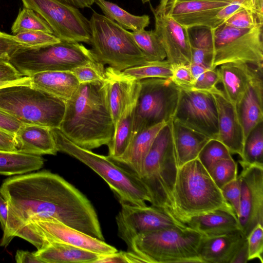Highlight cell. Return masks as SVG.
I'll return each mask as SVG.
<instances>
[{"label":"cell","instance_id":"cell-30","mask_svg":"<svg viewBox=\"0 0 263 263\" xmlns=\"http://www.w3.org/2000/svg\"><path fill=\"white\" fill-rule=\"evenodd\" d=\"M42 263L95 262L100 254L71 245L51 242L34 252Z\"/></svg>","mask_w":263,"mask_h":263},{"label":"cell","instance_id":"cell-31","mask_svg":"<svg viewBox=\"0 0 263 263\" xmlns=\"http://www.w3.org/2000/svg\"><path fill=\"white\" fill-rule=\"evenodd\" d=\"M44 163L41 156L0 151V175L11 176L30 173L41 168Z\"/></svg>","mask_w":263,"mask_h":263},{"label":"cell","instance_id":"cell-36","mask_svg":"<svg viewBox=\"0 0 263 263\" xmlns=\"http://www.w3.org/2000/svg\"><path fill=\"white\" fill-rule=\"evenodd\" d=\"M27 31H42L53 34L50 26L41 16L33 10L24 7L11 27V32L14 35Z\"/></svg>","mask_w":263,"mask_h":263},{"label":"cell","instance_id":"cell-11","mask_svg":"<svg viewBox=\"0 0 263 263\" xmlns=\"http://www.w3.org/2000/svg\"><path fill=\"white\" fill-rule=\"evenodd\" d=\"M262 26L243 29L224 23L215 30L212 69L224 63L237 62L263 68Z\"/></svg>","mask_w":263,"mask_h":263},{"label":"cell","instance_id":"cell-16","mask_svg":"<svg viewBox=\"0 0 263 263\" xmlns=\"http://www.w3.org/2000/svg\"><path fill=\"white\" fill-rule=\"evenodd\" d=\"M240 185V230L247 237L258 223L263 225V166L242 165Z\"/></svg>","mask_w":263,"mask_h":263},{"label":"cell","instance_id":"cell-44","mask_svg":"<svg viewBox=\"0 0 263 263\" xmlns=\"http://www.w3.org/2000/svg\"><path fill=\"white\" fill-rule=\"evenodd\" d=\"M219 82L220 76L217 67L209 69L197 78L192 90L213 93L218 89L216 85Z\"/></svg>","mask_w":263,"mask_h":263},{"label":"cell","instance_id":"cell-59","mask_svg":"<svg viewBox=\"0 0 263 263\" xmlns=\"http://www.w3.org/2000/svg\"><path fill=\"white\" fill-rule=\"evenodd\" d=\"M9 61V59L5 58H0V62Z\"/></svg>","mask_w":263,"mask_h":263},{"label":"cell","instance_id":"cell-54","mask_svg":"<svg viewBox=\"0 0 263 263\" xmlns=\"http://www.w3.org/2000/svg\"><path fill=\"white\" fill-rule=\"evenodd\" d=\"M8 216V207L6 200L0 194V223L4 231L6 228Z\"/></svg>","mask_w":263,"mask_h":263},{"label":"cell","instance_id":"cell-2","mask_svg":"<svg viewBox=\"0 0 263 263\" xmlns=\"http://www.w3.org/2000/svg\"><path fill=\"white\" fill-rule=\"evenodd\" d=\"M59 129L68 139L85 149L91 150L110 143L115 127L105 79L80 84L66 101Z\"/></svg>","mask_w":263,"mask_h":263},{"label":"cell","instance_id":"cell-40","mask_svg":"<svg viewBox=\"0 0 263 263\" xmlns=\"http://www.w3.org/2000/svg\"><path fill=\"white\" fill-rule=\"evenodd\" d=\"M24 47L37 48L59 43L61 40L54 34L42 31H27L13 35Z\"/></svg>","mask_w":263,"mask_h":263},{"label":"cell","instance_id":"cell-52","mask_svg":"<svg viewBox=\"0 0 263 263\" xmlns=\"http://www.w3.org/2000/svg\"><path fill=\"white\" fill-rule=\"evenodd\" d=\"M15 259L17 263H42L35 256L34 252H30L27 251L17 250L16 252Z\"/></svg>","mask_w":263,"mask_h":263},{"label":"cell","instance_id":"cell-55","mask_svg":"<svg viewBox=\"0 0 263 263\" xmlns=\"http://www.w3.org/2000/svg\"><path fill=\"white\" fill-rule=\"evenodd\" d=\"M65 4L69 5L77 8H86L90 7L96 0H57Z\"/></svg>","mask_w":263,"mask_h":263},{"label":"cell","instance_id":"cell-27","mask_svg":"<svg viewBox=\"0 0 263 263\" xmlns=\"http://www.w3.org/2000/svg\"><path fill=\"white\" fill-rule=\"evenodd\" d=\"M173 138L178 167L197 158L211 139L204 134L193 129L177 120H171Z\"/></svg>","mask_w":263,"mask_h":263},{"label":"cell","instance_id":"cell-58","mask_svg":"<svg viewBox=\"0 0 263 263\" xmlns=\"http://www.w3.org/2000/svg\"><path fill=\"white\" fill-rule=\"evenodd\" d=\"M169 1L170 0H160L158 5L155 8H154L150 4V7L152 11L156 14L163 13L166 11V7Z\"/></svg>","mask_w":263,"mask_h":263},{"label":"cell","instance_id":"cell-33","mask_svg":"<svg viewBox=\"0 0 263 263\" xmlns=\"http://www.w3.org/2000/svg\"><path fill=\"white\" fill-rule=\"evenodd\" d=\"M240 165L263 166V121L256 125L245 139Z\"/></svg>","mask_w":263,"mask_h":263},{"label":"cell","instance_id":"cell-9","mask_svg":"<svg viewBox=\"0 0 263 263\" xmlns=\"http://www.w3.org/2000/svg\"><path fill=\"white\" fill-rule=\"evenodd\" d=\"M95 61L90 49L83 44L61 41L37 48L22 47L8 62L22 76L30 77L43 71H71L77 66Z\"/></svg>","mask_w":263,"mask_h":263},{"label":"cell","instance_id":"cell-3","mask_svg":"<svg viewBox=\"0 0 263 263\" xmlns=\"http://www.w3.org/2000/svg\"><path fill=\"white\" fill-rule=\"evenodd\" d=\"M173 197L175 217L185 224L193 216L232 209L198 158L178 168Z\"/></svg>","mask_w":263,"mask_h":263},{"label":"cell","instance_id":"cell-53","mask_svg":"<svg viewBox=\"0 0 263 263\" xmlns=\"http://www.w3.org/2000/svg\"><path fill=\"white\" fill-rule=\"evenodd\" d=\"M248 261V241L246 238L235 254L230 263H247Z\"/></svg>","mask_w":263,"mask_h":263},{"label":"cell","instance_id":"cell-4","mask_svg":"<svg viewBox=\"0 0 263 263\" xmlns=\"http://www.w3.org/2000/svg\"><path fill=\"white\" fill-rule=\"evenodd\" d=\"M171 120L166 123L156 135L144 160L139 178L149 193L151 205L177 219L173 197L179 167Z\"/></svg>","mask_w":263,"mask_h":263},{"label":"cell","instance_id":"cell-20","mask_svg":"<svg viewBox=\"0 0 263 263\" xmlns=\"http://www.w3.org/2000/svg\"><path fill=\"white\" fill-rule=\"evenodd\" d=\"M263 70H258L249 82L242 97L235 105L245 140L249 133L263 121Z\"/></svg>","mask_w":263,"mask_h":263},{"label":"cell","instance_id":"cell-42","mask_svg":"<svg viewBox=\"0 0 263 263\" xmlns=\"http://www.w3.org/2000/svg\"><path fill=\"white\" fill-rule=\"evenodd\" d=\"M224 24L238 29H250L263 25V18L248 10L242 9L233 14Z\"/></svg>","mask_w":263,"mask_h":263},{"label":"cell","instance_id":"cell-56","mask_svg":"<svg viewBox=\"0 0 263 263\" xmlns=\"http://www.w3.org/2000/svg\"><path fill=\"white\" fill-rule=\"evenodd\" d=\"M31 85L30 78V77H26L24 76L20 79L14 80V81H5V82H0V88L10 86L12 85Z\"/></svg>","mask_w":263,"mask_h":263},{"label":"cell","instance_id":"cell-37","mask_svg":"<svg viewBox=\"0 0 263 263\" xmlns=\"http://www.w3.org/2000/svg\"><path fill=\"white\" fill-rule=\"evenodd\" d=\"M214 31L204 27L189 28L192 52L204 53L213 58Z\"/></svg>","mask_w":263,"mask_h":263},{"label":"cell","instance_id":"cell-6","mask_svg":"<svg viewBox=\"0 0 263 263\" xmlns=\"http://www.w3.org/2000/svg\"><path fill=\"white\" fill-rule=\"evenodd\" d=\"M203 237L186 225L177 226L141 233L128 249L147 263H202L199 249Z\"/></svg>","mask_w":263,"mask_h":263},{"label":"cell","instance_id":"cell-61","mask_svg":"<svg viewBox=\"0 0 263 263\" xmlns=\"http://www.w3.org/2000/svg\"><path fill=\"white\" fill-rule=\"evenodd\" d=\"M3 33V32H2L0 31V35H2Z\"/></svg>","mask_w":263,"mask_h":263},{"label":"cell","instance_id":"cell-21","mask_svg":"<svg viewBox=\"0 0 263 263\" xmlns=\"http://www.w3.org/2000/svg\"><path fill=\"white\" fill-rule=\"evenodd\" d=\"M246 238L240 230L219 235L203 236L199 249L202 263H230Z\"/></svg>","mask_w":263,"mask_h":263},{"label":"cell","instance_id":"cell-57","mask_svg":"<svg viewBox=\"0 0 263 263\" xmlns=\"http://www.w3.org/2000/svg\"><path fill=\"white\" fill-rule=\"evenodd\" d=\"M189 67L192 76L195 80L202 73L209 69L203 65L193 63L189 64Z\"/></svg>","mask_w":263,"mask_h":263},{"label":"cell","instance_id":"cell-15","mask_svg":"<svg viewBox=\"0 0 263 263\" xmlns=\"http://www.w3.org/2000/svg\"><path fill=\"white\" fill-rule=\"evenodd\" d=\"M116 216L118 234L129 248L138 235L167 227L184 226L183 223L165 211L151 205L138 206L121 202Z\"/></svg>","mask_w":263,"mask_h":263},{"label":"cell","instance_id":"cell-13","mask_svg":"<svg viewBox=\"0 0 263 263\" xmlns=\"http://www.w3.org/2000/svg\"><path fill=\"white\" fill-rule=\"evenodd\" d=\"M41 16L61 41L89 44L90 23L78 8L57 0H21Z\"/></svg>","mask_w":263,"mask_h":263},{"label":"cell","instance_id":"cell-23","mask_svg":"<svg viewBox=\"0 0 263 263\" xmlns=\"http://www.w3.org/2000/svg\"><path fill=\"white\" fill-rule=\"evenodd\" d=\"M166 123L162 122L138 133L132 139L123 154L112 160L140 178L144 160L152 143Z\"/></svg>","mask_w":263,"mask_h":263},{"label":"cell","instance_id":"cell-25","mask_svg":"<svg viewBox=\"0 0 263 263\" xmlns=\"http://www.w3.org/2000/svg\"><path fill=\"white\" fill-rule=\"evenodd\" d=\"M185 224L205 236L240 230L238 218L232 209H219L193 216L186 221Z\"/></svg>","mask_w":263,"mask_h":263},{"label":"cell","instance_id":"cell-26","mask_svg":"<svg viewBox=\"0 0 263 263\" xmlns=\"http://www.w3.org/2000/svg\"><path fill=\"white\" fill-rule=\"evenodd\" d=\"M140 89L137 80L124 110L115 125L114 135L108 147V157L114 160L121 157L128 147L132 138L135 106Z\"/></svg>","mask_w":263,"mask_h":263},{"label":"cell","instance_id":"cell-43","mask_svg":"<svg viewBox=\"0 0 263 263\" xmlns=\"http://www.w3.org/2000/svg\"><path fill=\"white\" fill-rule=\"evenodd\" d=\"M248 248V260L257 259L263 263V228L257 224L247 237Z\"/></svg>","mask_w":263,"mask_h":263},{"label":"cell","instance_id":"cell-19","mask_svg":"<svg viewBox=\"0 0 263 263\" xmlns=\"http://www.w3.org/2000/svg\"><path fill=\"white\" fill-rule=\"evenodd\" d=\"M216 103L218 133L217 140L222 143L231 154L241 157L245 142L243 132L236 107L219 89L212 93Z\"/></svg>","mask_w":263,"mask_h":263},{"label":"cell","instance_id":"cell-34","mask_svg":"<svg viewBox=\"0 0 263 263\" xmlns=\"http://www.w3.org/2000/svg\"><path fill=\"white\" fill-rule=\"evenodd\" d=\"M172 71L173 66L166 60L148 61L122 71L126 76L138 81L147 78H171Z\"/></svg>","mask_w":263,"mask_h":263},{"label":"cell","instance_id":"cell-10","mask_svg":"<svg viewBox=\"0 0 263 263\" xmlns=\"http://www.w3.org/2000/svg\"><path fill=\"white\" fill-rule=\"evenodd\" d=\"M139 82L131 140L145 129L170 121L181 92V89L170 78H147Z\"/></svg>","mask_w":263,"mask_h":263},{"label":"cell","instance_id":"cell-18","mask_svg":"<svg viewBox=\"0 0 263 263\" xmlns=\"http://www.w3.org/2000/svg\"><path fill=\"white\" fill-rule=\"evenodd\" d=\"M232 0H170L165 12L188 29L215 28V16Z\"/></svg>","mask_w":263,"mask_h":263},{"label":"cell","instance_id":"cell-24","mask_svg":"<svg viewBox=\"0 0 263 263\" xmlns=\"http://www.w3.org/2000/svg\"><path fill=\"white\" fill-rule=\"evenodd\" d=\"M14 139L19 152L41 156L55 155L58 152L51 129L46 127L23 124Z\"/></svg>","mask_w":263,"mask_h":263},{"label":"cell","instance_id":"cell-7","mask_svg":"<svg viewBox=\"0 0 263 263\" xmlns=\"http://www.w3.org/2000/svg\"><path fill=\"white\" fill-rule=\"evenodd\" d=\"M66 101L31 85H16L0 88V111L23 124L59 128Z\"/></svg>","mask_w":263,"mask_h":263},{"label":"cell","instance_id":"cell-14","mask_svg":"<svg viewBox=\"0 0 263 263\" xmlns=\"http://www.w3.org/2000/svg\"><path fill=\"white\" fill-rule=\"evenodd\" d=\"M172 119L204 134L210 139H217L218 112L212 93L181 89L177 106Z\"/></svg>","mask_w":263,"mask_h":263},{"label":"cell","instance_id":"cell-50","mask_svg":"<svg viewBox=\"0 0 263 263\" xmlns=\"http://www.w3.org/2000/svg\"><path fill=\"white\" fill-rule=\"evenodd\" d=\"M113 262L129 263L127 252H116L112 253L100 255L94 263Z\"/></svg>","mask_w":263,"mask_h":263},{"label":"cell","instance_id":"cell-48","mask_svg":"<svg viewBox=\"0 0 263 263\" xmlns=\"http://www.w3.org/2000/svg\"><path fill=\"white\" fill-rule=\"evenodd\" d=\"M22 125L23 124L15 118L0 111V128L15 136Z\"/></svg>","mask_w":263,"mask_h":263},{"label":"cell","instance_id":"cell-39","mask_svg":"<svg viewBox=\"0 0 263 263\" xmlns=\"http://www.w3.org/2000/svg\"><path fill=\"white\" fill-rule=\"evenodd\" d=\"M208 172L220 189L237 177V164L233 158L222 159L215 162Z\"/></svg>","mask_w":263,"mask_h":263},{"label":"cell","instance_id":"cell-35","mask_svg":"<svg viewBox=\"0 0 263 263\" xmlns=\"http://www.w3.org/2000/svg\"><path fill=\"white\" fill-rule=\"evenodd\" d=\"M132 33L136 44L147 61H163L166 59L165 50L154 30L143 29Z\"/></svg>","mask_w":263,"mask_h":263},{"label":"cell","instance_id":"cell-22","mask_svg":"<svg viewBox=\"0 0 263 263\" xmlns=\"http://www.w3.org/2000/svg\"><path fill=\"white\" fill-rule=\"evenodd\" d=\"M217 67L220 82L223 85L226 98L236 105L244 94L248 84L258 70H263L253 64L237 62L222 64Z\"/></svg>","mask_w":263,"mask_h":263},{"label":"cell","instance_id":"cell-12","mask_svg":"<svg viewBox=\"0 0 263 263\" xmlns=\"http://www.w3.org/2000/svg\"><path fill=\"white\" fill-rule=\"evenodd\" d=\"M16 236L23 238L37 250L51 242H60L95 252L100 255L116 252L113 246L102 240L69 227L50 219H36L25 225Z\"/></svg>","mask_w":263,"mask_h":263},{"label":"cell","instance_id":"cell-47","mask_svg":"<svg viewBox=\"0 0 263 263\" xmlns=\"http://www.w3.org/2000/svg\"><path fill=\"white\" fill-rule=\"evenodd\" d=\"M22 47L24 46L17 42L13 35L5 33L0 35V58L9 60L11 56Z\"/></svg>","mask_w":263,"mask_h":263},{"label":"cell","instance_id":"cell-29","mask_svg":"<svg viewBox=\"0 0 263 263\" xmlns=\"http://www.w3.org/2000/svg\"><path fill=\"white\" fill-rule=\"evenodd\" d=\"M31 86L65 101L74 93L80 83L69 71H48L30 77Z\"/></svg>","mask_w":263,"mask_h":263},{"label":"cell","instance_id":"cell-51","mask_svg":"<svg viewBox=\"0 0 263 263\" xmlns=\"http://www.w3.org/2000/svg\"><path fill=\"white\" fill-rule=\"evenodd\" d=\"M0 151L17 152L14 136L0 128Z\"/></svg>","mask_w":263,"mask_h":263},{"label":"cell","instance_id":"cell-1","mask_svg":"<svg viewBox=\"0 0 263 263\" xmlns=\"http://www.w3.org/2000/svg\"><path fill=\"white\" fill-rule=\"evenodd\" d=\"M0 194L8 207L1 246L7 247L20 230L36 219L55 220L104 240L92 204L58 174L42 171L8 178L0 186Z\"/></svg>","mask_w":263,"mask_h":263},{"label":"cell","instance_id":"cell-46","mask_svg":"<svg viewBox=\"0 0 263 263\" xmlns=\"http://www.w3.org/2000/svg\"><path fill=\"white\" fill-rule=\"evenodd\" d=\"M170 79L181 89L185 90H192L195 82L189 65L173 66Z\"/></svg>","mask_w":263,"mask_h":263},{"label":"cell","instance_id":"cell-28","mask_svg":"<svg viewBox=\"0 0 263 263\" xmlns=\"http://www.w3.org/2000/svg\"><path fill=\"white\" fill-rule=\"evenodd\" d=\"M107 98L114 127L123 112L135 80L122 71L110 66L105 68Z\"/></svg>","mask_w":263,"mask_h":263},{"label":"cell","instance_id":"cell-41","mask_svg":"<svg viewBox=\"0 0 263 263\" xmlns=\"http://www.w3.org/2000/svg\"><path fill=\"white\" fill-rule=\"evenodd\" d=\"M71 72L80 84L90 83L105 79L104 64L97 61L77 66Z\"/></svg>","mask_w":263,"mask_h":263},{"label":"cell","instance_id":"cell-5","mask_svg":"<svg viewBox=\"0 0 263 263\" xmlns=\"http://www.w3.org/2000/svg\"><path fill=\"white\" fill-rule=\"evenodd\" d=\"M58 152L72 156L96 172L108 185L121 202L147 205L151 198L145 186L135 174L110 159L82 148L68 139L59 128L50 129Z\"/></svg>","mask_w":263,"mask_h":263},{"label":"cell","instance_id":"cell-32","mask_svg":"<svg viewBox=\"0 0 263 263\" xmlns=\"http://www.w3.org/2000/svg\"><path fill=\"white\" fill-rule=\"evenodd\" d=\"M95 3L105 16L126 30L139 31L145 29L150 24V17L148 15L132 14L117 4L106 0H96Z\"/></svg>","mask_w":263,"mask_h":263},{"label":"cell","instance_id":"cell-60","mask_svg":"<svg viewBox=\"0 0 263 263\" xmlns=\"http://www.w3.org/2000/svg\"><path fill=\"white\" fill-rule=\"evenodd\" d=\"M143 4L149 2L151 0H140Z\"/></svg>","mask_w":263,"mask_h":263},{"label":"cell","instance_id":"cell-17","mask_svg":"<svg viewBox=\"0 0 263 263\" xmlns=\"http://www.w3.org/2000/svg\"><path fill=\"white\" fill-rule=\"evenodd\" d=\"M153 13L154 31L165 50L166 60L173 67L190 64L192 49L189 29L165 11L160 14Z\"/></svg>","mask_w":263,"mask_h":263},{"label":"cell","instance_id":"cell-45","mask_svg":"<svg viewBox=\"0 0 263 263\" xmlns=\"http://www.w3.org/2000/svg\"><path fill=\"white\" fill-rule=\"evenodd\" d=\"M225 200L230 205L237 218L240 213V185L237 177L220 189Z\"/></svg>","mask_w":263,"mask_h":263},{"label":"cell","instance_id":"cell-49","mask_svg":"<svg viewBox=\"0 0 263 263\" xmlns=\"http://www.w3.org/2000/svg\"><path fill=\"white\" fill-rule=\"evenodd\" d=\"M23 77L8 61L0 62V82L17 80Z\"/></svg>","mask_w":263,"mask_h":263},{"label":"cell","instance_id":"cell-8","mask_svg":"<svg viewBox=\"0 0 263 263\" xmlns=\"http://www.w3.org/2000/svg\"><path fill=\"white\" fill-rule=\"evenodd\" d=\"M90 49L95 59L120 71L148 62L132 32L94 12L90 20Z\"/></svg>","mask_w":263,"mask_h":263},{"label":"cell","instance_id":"cell-38","mask_svg":"<svg viewBox=\"0 0 263 263\" xmlns=\"http://www.w3.org/2000/svg\"><path fill=\"white\" fill-rule=\"evenodd\" d=\"M232 158L228 148L217 139H211L200 152L197 158L209 171L217 161Z\"/></svg>","mask_w":263,"mask_h":263}]
</instances>
